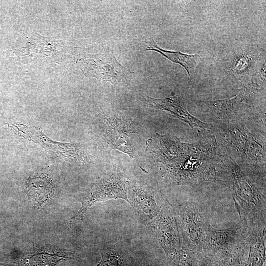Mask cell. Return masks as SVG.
<instances>
[{
  "label": "cell",
  "mask_w": 266,
  "mask_h": 266,
  "mask_svg": "<svg viewBox=\"0 0 266 266\" xmlns=\"http://www.w3.org/2000/svg\"><path fill=\"white\" fill-rule=\"evenodd\" d=\"M229 184L240 220L248 226L266 225V191H262L235 163L227 170Z\"/></svg>",
  "instance_id": "obj_1"
},
{
  "label": "cell",
  "mask_w": 266,
  "mask_h": 266,
  "mask_svg": "<svg viewBox=\"0 0 266 266\" xmlns=\"http://www.w3.org/2000/svg\"><path fill=\"white\" fill-rule=\"evenodd\" d=\"M189 154L162 165L169 180L177 185L193 187L214 181L216 172L203 145L198 143Z\"/></svg>",
  "instance_id": "obj_2"
},
{
  "label": "cell",
  "mask_w": 266,
  "mask_h": 266,
  "mask_svg": "<svg viewBox=\"0 0 266 266\" xmlns=\"http://www.w3.org/2000/svg\"><path fill=\"white\" fill-rule=\"evenodd\" d=\"M182 249L195 255L201 252L209 225L205 206L197 201L185 202L175 207Z\"/></svg>",
  "instance_id": "obj_3"
},
{
  "label": "cell",
  "mask_w": 266,
  "mask_h": 266,
  "mask_svg": "<svg viewBox=\"0 0 266 266\" xmlns=\"http://www.w3.org/2000/svg\"><path fill=\"white\" fill-rule=\"evenodd\" d=\"M127 181L121 173L114 172L94 183L83 196L82 206L70 219L69 225L74 226L79 223L88 209L95 203L117 199L128 202Z\"/></svg>",
  "instance_id": "obj_4"
},
{
  "label": "cell",
  "mask_w": 266,
  "mask_h": 266,
  "mask_svg": "<svg viewBox=\"0 0 266 266\" xmlns=\"http://www.w3.org/2000/svg\"><path fill=\"white\" fill-rule=\"evenodd\" d=\"M78 62L86 75L110 82L115 86L128 81L133 73L117 61L112 51L82 55Z\"/></svg>",
  "instance_id": "obj_5"
},
{
  "label": "cell",
  "mask_w": 266,
  "mask_h": 266,
  "mask_svg": "<svg viewBox=\"0 0 266 266\" xmlns=\"http://www.w3.org/2000/svg\"><path fill=\"white\" fill-rule=\"evenodd\" d=\"M149 225L168 259L172 260L182 249L175 206L166 199L161 211Z\"/></svg>",
  "instance_id": "obj_6"
},
{
  "label": "cell",
  "mask_w": 266,
  "mask_h": 266,
  "mask_svg": "<svg viewBox=\"0 0 266 266\" xmlns=\"http://www.w3.org/2000/svg\"><path fill=\"white\" fill-rule=\"evenodd\" d=\"M248 226L242 220L223 229L209 225L201 253L212 259L248 241Z\"/></svg>",
  "instance_id": "obj_7"
},
{
  "label": "cell",
  "mask_w": 266,
  "mask_h": 266,
  "mask_svg": "<svg viewBox=\"0 0 266 266\" xmlns=\"http://www.w3.org/2000/svg\"><path fill=\"white\" fill-rule=\"evenodd\" d=\"M127 194L128 202L143 222L154 218L166 200L158 189L133 182L127 181Z\"/></svg>",
  "instance_id": "obj_8"
},
{
  "label": "cell",
  "mask_w": 266,
  "mask_h": 266,
  "mask_svg": "<svg viewBox=\"0 0 266 266\" xmlns=\"http://www.w3.org/2000/svg\"><path fill=\"white\" fill-rule=\"evenodd\" d=\"M8 125L19 135L30 141L40 143L45 149L61 157L70 160L83 161V153L77 145L53 141L34 127L16 123Z\"/></svg>",
  "instance_id": "obj_9"
},
{
  "label": "cell",
  "mask_w": 266,
  "mask_h": 266,
  "mask_svg": "<svg viewBox=\"0 0 266 266\" xmlns=\"http://www.w3.org/2000/svg\"><path fill=\"white\" fill-rule=\"evenodd\" d=\"M104 124V136L110 146L135 159L136 156L130 139V134L134 131L130 122L122 119L106 118Z\"/></svg>",
  "instance_id": "obj_10"
},
{
  "label": "cell",
  "mask_w": 266,
  "mask_h": 266,
  "mask_svg": "<svg viewBox=\"0 0 266 266\" xmlns=\"http://www.w3.org/2000/svg\"><path fill=\"white\" fill-rule=\"evenodd\" d=\"M143 102L148 107L168 111L173 117L186 123L192 129H205L208 127V124L191 115L177 100L172 98L156 99L146 95Z\"/></svg>",
  "instance_id": "obj_11"
},
{
  "label": "cell",
  "mask_w": 266,
  "mask_h": 266,
  "mask_svg": "<svg viewBox=\"0 0 266 266\" xmlns=\"http://www.w3.org/2000/svg\"><path fill=\"white\" fill-rule=\"evenodd\" d=\"M246 266H266V225L248 227Z\"/></svg>",
  "instance_id": "obj_12"
},
{
  "label": "cell",
  "mask_w": 266,
  "mask_h": 266,
  "mask_svg": "<svg viewBox=\"0 0 266 266\" xmlns=\"http://www.w3.org/2000/svg\"><path fill=\"white\" fill-rule=\"evenodd\" d=\"M26 189L34 204L41 206L47 203L53 193L49 170L42 168L34 173L29 178Z\"/></svg>",
  "instance_id": "obj_13"
},
{
  "label": "cell",
  "mask_w": 266,
  "mask_h": 266,
  "mask_svg": "<svg viewBox=\"0 0 266 266\" xmlns=\"http://www.w3.org/2000/svg\"><path fill=\"white\" fill-rule=\"evenodd\" d=\"M143 46L145 51L158 52L171 62L180 65L186 69L190 77L191 70L196 66L197 61L200 58L198 54H186L180 52L164 50L159 46L153 39L144 42Z\"/></svg>",
  "instance_id": "obj_14"
},
{
  "label": "cell",
  "mask_w": 266,
  "mask_h": 266,
  "mask_svg": "<svg viewBox=\"0 0 266 266\" xmlns=\"http://www.w3.org/2000/svg\"><path fill=\"white\" fill-rule=\"evenodd\" d=\"M75 259L76 256L72 251H42L29 256L26 258V263L27 266H57L64 261Z\"/></svg>",
  "instance_id": "obj_15"
},
{
  "label": "cell",
  "mask_w": 266,
  "mask_h": 266,
  "mask_svg": "<svg viewBox=\"0 0 266 266\" xmlns=\"http://www.w3.org/2000/svg\"><path fill=\"white\" fill-rule=\"evenodd\" d=\"M95 266H126V265L117 255L105 253L101 254L100 262Z\"/></svg>",
  "instance_id": "obj_16"
},
{
  "label": "cell",
  "mask_w": 266,
  "mask_h": 266,
  "mask_svg": "<svg viewBox=\"0 0 266 266\" xmlns=\"http://www.w3.org/2000/svg\"><path fill=\"white\" fill-rule=\"evenodd\" d=\"M0 266H19L15 264L3 263L0 262Z\"/></svg>",
  "instance_id": "obj_17"
}]
</instances>
